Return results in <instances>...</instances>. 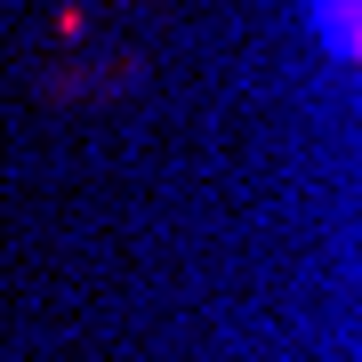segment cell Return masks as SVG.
Returning a JSON list of instances; mask_svg holds the SVG:
<instances>
[{"label": "cell", "mask_w": 362, "mask_h": 362, "mask_svg": "<svg viewBox=\"0 0 362 362\" xmlns=\"http://www.w3.org/2000/svg\"><path fill=\"white\" fill-rule=\"evenodd\" d=\"M306 25H314V40H322V57L346 65L354 33H362V0H306Z\"/></svg>", "instance_id": "obj_1"}]
</instances>
